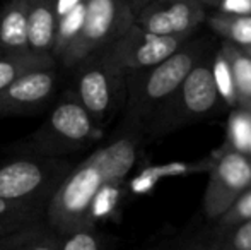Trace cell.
Instances as JSON below:
<instances>
[{
    "mask_svg": "<svg viewBox=\"0 0 251 250\" xmlns=\"http://www.w3.org/2000/svg\"><path fill=\"white\" fill-rule=\"evenodd\" d=\"M31 223H36V221H0V238L12 233L17 228L26 226V224H31Z\"/></svg>",
    "mask_w": 251,
    "mask_h": 250,
    "instance_id": "28",
    "label": "cell"
},
{
    "mask_svg": "<svg viewBox=\"0 0 251 250\" xmlns=\"http://www.w3.org/2000/svg\"><path fill=\"white\" fill-rule=\"evenodd\" d=\"M203 19L199 0H154L135 14V24L161 36H183Z\"/></svg>",
    "mask_w": 251,
    "mask_h": 250,
    "instance_id": "9",
    "label": "cell"
},
{
    "mask_svg": "<svg viewBox=\"0 0 251 250\" xmlns=\"http://www.w3.org/2000/svg\"><path fill=\"white\" fill-rule=\"evenodd\" d=\"M27 10L29 0H9L0 10V52L2 54H27Z\"/></svg>",
    "mask_w": 251,
    "mask_h": 250,
    "instance_id": "11",
    "label": "cell"
},
{
    "mask_svg": "<svg viewBox=\"0 0 251 250\" xmlns=\"http://www.w3.org/2000/svg\"><path fill=\"white\" fill-rule=\"evenodd\" d=\"M51 67H56V60L48 54H0V91L31 70Z\"/></svg>",
    "mask_w": 251,
    "mask_h": 250,
    "instance_id": "16",
    "label": "cell"
},
{
    "mask_svg": "<svg viewBox=\"0 0 251 250\" xmlns=\"http://www.w3.org/2000/svg\"><path fill=\"white\" fill-rule=\"evenodd\" d=\"M47 206L36 202L7 200L0 197V221H40Z\"/></svg>",
    "mask_w": 251,
    "mask_h": 250,
    "instance_id": "20",
    "label": "cell"
},
{
    "mask_svg": "<svg viewBox=\"0 0 251 250\" xmlns=\"http://www.w3.org/2000/svg\"><path fill=\"white\" fill-rule=\"evenodd\" d=\"M181 41L183 36H161L133 23L122 36L96 52V55L113 72L126 76L166 60L179 50Z\"/></svg>",
    "mask_w": 251,
    "mask_h": 250,
    "instance_id": "6",
    "label": "cell"
},
{
    "mask_svg": "<svg viewBox=\"0 0 251 250\" xmlns=\"http://www.w3.org/2000/svg\"><path fill=\"white\" fill-rule=\"evenodd\" d=\"M212 76H214L215 89L217 94L224 101H227L229 105L236 103V98H238V91H236L234 77H232V70L229 65L227 58L224 54H219L217 58L214 62V69H212Z\"/></svg>",
    "mask_w": 251,
    "mask_h": 250,
    "instance_id": "21",
    "label": "cell"
},
{
    "mask_svg": "<svg viewBox=\"0 0 251 250\" xmlns=\"http://www.w3.org/2000/svg\"><path fill=\"white\" fill-rule=\"evenodd\" d=\"M178 91H181L185 108L195 115H203L210 111L219 98L212 70L205 65L193 67Z\"/></svg>",
    "mask_w": 251,
    "mask_h": 250,
    "instance_id": "12",
    "label": "cell"
},
{
    "mask_svg": "<svg viewBox=\"0 0 251 250\" xmlns=\"http://www.w3.org/2000/svg\"><path fill=\"white\" fill-rule=\"evenodd\" d=\"M87 0H56L58 9V26H56V40L53 47L51 57L58 60V57L74 43L80 33L84 23Z\"/></svg>",
    "mask_w": 251,
    "mask_h": 250,
    "instance_id": "14",
    "label": "cell"
},
{
    "mask_svg": "<svg viewBox=\"0 0 251 250\" xmlns=\"http://www.w3.org/2000/svg\"><path fill=\"white\" fill-rule=\"evenodd\" d=\"M58 84L56 67L38 69L17 77L0 91V117L36 113L51 100Z\"/></svg>",
    "mask_w": 251,
    "mask_h": 250,
    "instance_id": "8",
    "label": "cell"
},
{
    "mask_svg": "<svg viewBox=\"0 0 251 250\" xmlns=\"http://www.w3.org/2000/svg\"><path fill=\"white\" fill-rule=\"evenodd\" d=\"M232 245L236 250H251V218L236 230Z\"/></svg>",
    "mask_w": 251,
    "mask_h": 250,
    "instance_id": "26",
    "label": "cell"
},
{
    "mask_svg": "<svg viewBox=\"0 0 251 250\" xmlns=\"http://www.w3.org/2000/svg\"><path fill=\"white\" fill-rule=\"evenodd\" d=\"M120 182L115 184L104 185L100 192H98L96 199L91 207V221L94 223V220H100V218H106L111 214V211L116 207L120 199Z\"/></svg>",
    "mask_w": 251,
    "mask_h": 250,
    "instance_id": "24",
    "label": "cell"
},
{
    "mask_svg": "<svg viewBox=\"0 0 251 250\" xmlns=\"http://www.w3.org/2000/svg\"><path fill=\"white\" fill-rule=\"evenodd\" d=\"M58 9L56 0H29L27 10V36L34 54L51 55L56 40Z\"/></svg>",
    "mask_w": 251,
    "mask_h": 250,
    "instance_id": "10",
    "label": "cell"
},
{
    "mask_svg": "<svg viewBox=\"0 0 251 250\" xmlns=\"http://www.w3.org/2000/svg\"><path fill=\"white\" fill-rule=\"evenodd\" d=\"M195 60L193 52L178 50L157 65L126 74L125 89L130 117H144L154 105L176 93L195 67Z\"/></svg>",
    "mask_w": 251,
    "mask_h": 250,
    "instance_id": "5",
    "label": "cell"
},
{
    "mask_svg": "<svg viewBox=\"0 0 251 250\" xmlns=\"http://www.w3.org/2000/svg\"><path fill=\"white\" fill-rule=\"evenodd\" d=\"M62 250H100L96 224H86L62 235Z\"/></svg>",
    "mask_w": 251,
    "mask_h": 250,
    "instance_id": "23",
    "label": "cell"
},
{
    "mask_svg": "<svg viewBox=\"0 0 251 250\" xmlns=\"http://www.w3.org/2000/svg\"><path fill=\"white\" fill-rule=\"evenodd\" d=\"M192 170H197V168H192L186 163H168V165L151 167L133 178L132 184H130V189H132L133 194H147L159 180H161V178L185 175Z\"/></svg>",
    "mask_w": 251,
    "mask_h": 250,
    "instance_id": "17",
    "label": "cell"
},
{
    "mask_svg": "<svg viewBox=\"0 0 251 250\" xmlns=\"http://www.w3.org/2000/svg\"><path fill=\"white\" fill-rule=\"evenodd\" d=\"M133 23L135 14L130 0H87L79 36L56 62L72 70L84 58L122 36Z\"/></svg>",
    "mask_w": 251,
    "mask_h": 250,
    "instance_id": "3",
    "label": "cell"
},
{
    "mask_svg": "<svg viewBox=\"0 0 251 250\" xmlns=\"http://www.w3.org/2000/svg\"><path fill=\"white\" fill-rule=\"evenodd\" d=\"M248 57L251 58V45H250V47H248Z\"/></svg>",
    "mask_w": 251,
    "mask_h": 250,
    "instance_id": "31",
    "label": "cell"
},
{
    "mask_svg": "<svg viewBox=\"0 0 251 250\" xmlns=\"http://www.w3.org/2000/svg\"><path fill=\"white\" fill-rule=\"evenodd\" d=\"M0 54H2V52H0Z\"/></svg>",
    "mask_w": 251,
    "mask_h": 250,
    "instance_id": "33",
    "label": "cell"
},
{
    "mask_svg": "<svg viewBox=\"0 0 251 250\" xmlns=\"http://www.w3.org/2000/svg\"><path fill=\"white\" fill-rule=\"evenodd\" d=\"M70 170L72 165L63 158L29 156L9 161L0 167V197L47 206Z\"/></svg>",
    "mask_w": 251,
    "mask_h": 250,
    "instance_id": "4",
    "label": "cell"
},
{
    "mask_svg": "<svg viewBox=\"0 0 251 250\" xmlns=\"http://www.w3.org/2000/svg\"><path fill=\"white\" fill-rule=\"evenodd\" d=\"M248 154L251 156V140H250V151H248Z\"/></svg>",
    "mask_w": 251,
    "mask_h": 250,
    "instance_id": "32",
    "label": "cell"
},
{
    "mask_svg": "<svg viewBox=\"0 0 251 250\" xmlns=\"http://www.w3.org/2000/svg\"><path fill=\"white\" fill-rule=\"evenodd\" d=\"M215 31L224 34L239 47L251 45V16H219L210 21Z\"/></svg>",
    "mask_w": 251,
    "mask_h": 250,
    "instance_id": "18",
    "label": "cell"
},
{
    "mask_svg": "<svg viewBox=\"0 0 251 250\" xmlns=\"http://www.w3.org/2000/svg\"><path fill=\"white\" fill-rule=\"evenodd\" d=\"M72 70H75L74 96L91 115L94 124L102 127L115 111L120 93L125 87V76L108 69L96 54L84 58Z\"/></svg>",
    "mask_w": 251,
    "mask_h": 250,
    "instance_id": "7",
    "label": "cell"
},
{
    "mask_svg": "<svg viewBox=\"0 0 251 250\" xmlns=\"http://www.w3.org/2000/svg\"><path fill=\"white\" fill-rule=\"evenodd\" d=\"M234 216L239 220H250L251 218V189L248 192H245L234 204Z\"/></svg>",
    "mask_w": 251,
    "mask_h": 250,
    "instance_id": "27",
    "label": "cell"
},
{
    "mask_svg": "<svg viewBox=\"0 0 251 250\" xmlns=\"http://www.w3.org/2000/svg\"><path fill=\"white\" fill-rule=\"evenodd\" d=\"M221 10L227 16H251V0H221Z\"/></svg>",
    "mask_w": 251,
    "mask_h": 250,
    "instance_id": "25",
    "label": "cell"
},
{
    "mask_svg": "<svg viewBox=\"0 0 251 250\" xmlns=\"http://www.w3.org/2000/svg\"><path fill=\"white\" fill-rule=\"evenodd\" d=\"M0 250H62V235L36 221L0 238Z\"/></svg>",
    "mask_w": 251,
    "mask_h": 250,
    "instance_id": "13",
    "label": "cell"
},
{
    "mask_svg": "<svg viewBox=\"0 0 251 250\" xmlns=\"http://www.w3.org/2000/svg\"><path fill=\"white\" fill-rule=\"evenodd\" d=\"M229 139L238 153L248 154L251 140V115L248 111H236L229 118Z\"/></svg>",
    "mask_w": 251,
    "mask_h": 250,
    "instance_id": "22",
    "label": "cell"
},
{
    "mask_svg": "<svg viewBox=\"0 0 251 250\" xmlns=\"http://www.w3.org/2000/svg\"><path fill=\"white\" fill-rule=\"evenodd\" d=\"M215 182L222 190L238 194L251 185V161L248 156L238 151L226 153L215 167Z\"/></svg>",
    "mask_w": 251,
    "mask_h": 250,
    "instance_id": "15",
    "label": "cell"
},
{
    "mask_svg": "<svg viewBox=\"0 0 251 250\" xmlns=\"http://www.w3.org/2000/svg\"><path fill=\"white\" fill-rule=\"evenodd\" d=\"M224 55L231 65L238 94L243 100H251V58L232 47H224Z\"/></svg>",
    "mask_w": 251,
    "mask_h": 250,
    "instance_id": "19",
    "label": "cell"
},
{
    "mask_svg": "<svg viewBox=\"0 0 251 250\" xmlns=\"http://www.w3.org/2000/svg\"><path fill=\"white\" fill-rule=\"evenodd\" d=\"M154 2V0H130V3H132V9H133V14L139 12L142 7H146L147 3Z\"/></svg>",
    "mask_w": 251,
    "mask_h": 250,
    "instance_id": "29",
    "label": "cell"
},
{
    "mask_svg": "<svg viewBox=\"0 0 251 250\" xmlns=\"http://www.w3.org/2000/svg\"><path fill=\"white\" fill-rule=\"evenodd\" d=\"M101 127L74 96L72 89L60 96L47 122L23 140V149L31 156L62 158L77 153L100 140Z\"/></svg>",
    "mask_w": 251,
    "mask_h": 250,
    "instance_id": "2",
    "label": "cell"
},
{
    "mask_svg": "<svg viewBox=\"0 0 251 250\" xmlns=\"http://www.w3.org/2000/svg\"><path fill=\"white\" fill-rule=\"evenodd\" d=\"M199 2H221V0H199Z\"/></svg>",
    "mask_w": 251,
    "mask_h": 250,
    "instance_id": "30",
    "label": "cell"
},
{
    "mask_svg": "<svg viewBox=\"0 0 251 250\" xmlns=\"http://www.w3.org/2000/svg\"><path fill=\"white\" fill-rule=\"evenodd\" d=\"M137 147L139 140L135 136H122L74 167L47 204L45 216L48 226L63 235L94 224L91 207L98 192L128 175L137 161Z\"/></svg>",
    "mask_w": 251,
    "mask_h": 250,
    "instance_id": "1",
    "label": "cell"
}]
</instances>
